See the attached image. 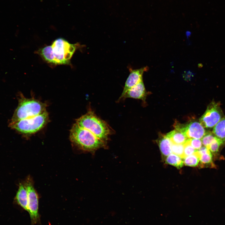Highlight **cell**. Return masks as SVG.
<instances>
[{
    "label": "cell",
    "instance_id": "cell-11",
    "mask_svg": "<svg viewBox=\"0 0 225 225\" xmlns=\"http://www.w3.org/2000/svg\"><path fill=\"white\" fill-rule=\"evenodd\" d=\"M16 198L18 203L28 212V194L24 185L21 183L20 184Z\"/></svg>",
    "mask_w": 225,
    "mask_h": 225
},
{
    "label": "cell",
    "instance_id": "cell-3",
    "mask_svg": "<svg viewBox=\"0 0 225 225\" xmlns=\"http://www.w3.org/2000/svg\"><path fill=\"white\" fill-rule=\"evenodd\" d=\"M76 123L106 142L109 136L112 132V130L108 123L98 117L91 110L76 120Z\"/></svg>",
    "mask_w": 225,
    "mask_h": 225
},
{
    "label": "cell",
    "instance_id": "cell-4",
    "mask_svg": "<svg viewBox=\"0 0 225 225\" xmlns=\"http://www.w3.org/2000/svg\"><path fill=\"white\" fill-rule=\"evenodd\" d=\"M47 105L33 98H28L20 95L18 106L15 110L11 122L30 118L44 112Z\"/></svg>",
    "mask_w": 225,
    "mask_h": 225
},
{
    "label": "cell",
    "instance_id": "cell-5",
    "mask_svg": "<svg viewBox=\"0 0 225 225\" xmlns=\"http://www.w3.org/2000/svg\"><path fill=\"white\" fill-rule=\"evenodd\" d=\"M49 121L46 111L39 115L30 118L10 122V127L18 132L25 135L35 133L43 128Z\"/></svg>",
    "mask_w": 225,
    "mask_h": 225
},
{
    "label": "cell",
    "instance_id": "cell-19",
    "mask_svg": "<svg viewBox=\"0 0 225 225\" xmlns=\"http://www.w3.org/2000/svg\"><path fill=\"white\" fill-rule=\"evenodd\" d=\"M184 144H177L171 143L172 153H173L182 158L184 157Z\"/></svg>",
    "mask_w": 225,
    "mask_h": 225
},
{
    "label": "cell",
    "instance_id": "cell-8",
    "mask_svg": "<svg viewBox=\"0 0 225 225\" xmlns=\"http://www.w3.org/2000/svg\"><path fill=\"white\" fill-rule=\"evenodd\" d=\"M175 127V129L183 133L188 138L201 139L206 133L200 122L197 121L191 122L185 125L177 123Z\"/></svg>",
    "mask_w": 225,
    "mask_h": 225
},
{
    "label": "cell",
    "instance_id": "cell-1",
    "mask_svg": "<svg viewBox=\"0 0 225 225\" xmlns=\"http://www.w3.org/2000/svg\"><path fill=\"white\" fill-rule=\"evenodd\" d=\"M76 45L59 38L55 39L51 45L41 49L39 53L48 62L55 64H68L75 51Z\"/></svg>",
    "mask_w": 225,
    "mask_h": 225
},
{
    "label": "cell",
    "instance_id": "cell-9",
    "mask_svg": "<svg viewBox=\"0 0 225 225\" xmlns=\"http://www.w3.org/2000/svg\"><path fill=\"white\" fill-rule=\"evenodd\" d=\"M147 70V68L144 67L130 71V74L125 82L123 91L118 101L121 99L127 91L142 80L143 74Z\"/></svg>",
    "mask_w": 225,
    "mask_h": 225
},
{
    "label": "cell",
    "instance_id": "cell-12",
    "mask_svg": "<svg viewBox=\"0 0 225 225\" xmlns=\"http://www.w3.org/2000/svg\"><path fill=\"white\" fill-rule=\"evenodd\" d=\"M158 145L163 158H165L172 153V142L166 135H162L158 139Z\"/></svg>",
    "mask_w": 225,
    "mask_h": 225
},
{
    "label": "cell",
    "instance_id": "cell-14",
    "mask_svg": "<svg viewBox=\"0 0 225 225\" xmlns=\"http://www.w3.org/2000/svg\"><path fill=\"white\" fill-rule=\"evenodd\" d=\"M212 132L218 138L225 143V116L213 127Z\"/></svg>",
    "mask_w": 225,
    "mask_h": 225
},
{
    "label": "cell",
    "instance_id": "cell-21",
    "mask_svg": "<svg viewBox=\"0 0 225 225\" xmlns=\"http://www.w3.org/2000/svg\"><path fill=\"white\" fill-rule=\"evenodd\" d=\"M188 140L184 144V157L192 154L195 153L197 151V150L194 149L191 145L188 142Z\"/></svg>",
    "mask_w": 225,
    "mask_h": 225
},
{
    "label": "cell",
    "instance_id": "cell-13",
    "mask_svg": "<svg viewBox=\"0 0 225 225\" xmlns=\"http://www.w3.org/2000/svg\"><path fill=\"white\" fill-rule=\"evenodd\" d=\"M166 136L172 143L177 144H184L189 139L183 133L176 129L168 133Z\"/></svg>",
    "mask_w": 225,
    "mask_h": 225
},
{
    "label": "cell",
    "instance_id": "cell-20",
    "mask_svg": "<svg viewBox=\"0 0 225 225\" xmlns=\"http://www.w3.org/2000/svg\"><path fill=\"white\" fill-rule=\"evenodd\" d=\"M215 136L212 132H206L201 139L202 144L207 148L212 142Z\"/></svg>",
    "mask_w": 225,
    "mask_h": 225
},
{
    "label": "cell",
    "instance_id": "cell-22",
    "mask_svg": "<svg viewBox=\"0 0 225 225\" xmlns=\"http://www.w3.org/2000/svg\"><path fill=\"white\" fill-rule=\"evenodd\" d=\"M188 141L191 145L197 150L199 149L202 147V144L200 139L189 138Z\"/></svg>",
    "mask_w": 225,
    "mask_h": 225
},
{
    "label": "cell",
    "instance_id": "cell-16",
    "mask_svg": "<svg viewBox=\"0 0 225 225\" xmlns=\"http://www.w3.org/2000/svg\"><path fill=\"white\" fill-rule=\"evenodd\" d=\"M198 155L199 157V165L202 168L210 165L212 166V155L209 150L206 152Z\"/></svg>",
    "mask_w": 225,
    "mask_h": 225
},
{
    "label": "cell",
    "instance_id": "cell-10",
    "mask_svg": "<svg viewBox=\"0 0 225 225\" xmlns=\"http://www.w3.org/2000/svg\"><path fill=\"white\" fill-rule=\"evenodd\" d=\"M147 95L142 80L126 92L121 99L130 98L144 100Z\"/></svg>",
    "mask_w": 225,
    "mask_h": 225
},
{
    "label": "cell",
    "instance_id": "cell-7",
    "mask_svg": "<svg viewBox=\"0 0 225 225\" xmlns=\"http://www.w3.org/2000/svg\"><path fill=\"white\" fill-rule=\"evenodd\" d=\"M24 185L28 194V212L29 213L32 223L35 224L39 218L38 195L30 178H28Z\"/></svg>",
    "mask_w": 225,
    "mask_h": 225
},
{
    "label": "cell",
    "instance_id": "cell-15",
    "mask_svg": "<svg viewBox=\"0 0 225 225\" xmlns=\"http://www.w3.org/2000/svg\"><path fill=\"white\" fill-rule=\"evenodd\" d=\"M165 162L178 168H181L184 164L183 158L172 153L165 158Z\"/></svg>",
    "mask_w": 225,
    "mask_h": 225
},
{
    "label": "cell",
    "instance_id": "cell-2",
    "mask_svg": "<svg viewBox=\"0 0 225 225\" xmlns=\"http://www.w3.org/2000/svg\"><path fill=\"white\" fill-rule=\"evenodd\" d=\"M70 138L71 141L78 148L87 151H93L105 147L106 143L76 123L73 125L70 130Z\"/></svg>",
    "mask_w": 225,
    "mask_h": 225
},
{
    "label": "cell",
    "instance_id": "cell-18",
    "mask_svg": "<svg viewBox=\"0 0 225 225\" xmlns=\"http://www.w3.org/2000/svg\"><path fill=\"white\" fill-rule=\"evenodd\" d=\"M223 143L222 140L215 136L208 148L212 154H215L218 152L220 146Z\"/></svg>",
    "mask_w": 225,
    "mask_h": 225
},
{
    "label": "cell",
    "instance_id": "cell-6",
    "mask_svg": "<svg viewBox=\"0 0 225 225\" xmlns=\"http://www.w3.org/2000/svg\"><path fill=\"white\" fill-rule=\"evenodd\" d=\"M224 116L219 103L213 101L208 105L199 122L204 128H213Z\"/></svg>",
    "mask_w": 225,
    "mask_h": 225
},
{
    "label": "cell",
    "instance_id": "cell-17",
    "mask_svg": "<svg viewBox=\"0 0 225 225\" xmlns=\"http://www.w3.org/2000/svg\"><path fill=\"white\" fill-rule=\"evenodd\" d=\"M197 152L192 154L184 157L183 158L184 164L191 167L197 166L199 164V157Z\"/></svg>",
    "mask_w": 225,
    "mask_h": 225
}]
</instances>
